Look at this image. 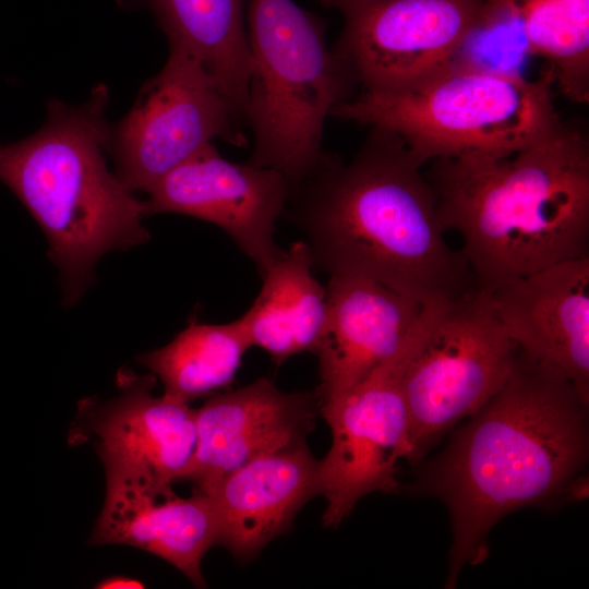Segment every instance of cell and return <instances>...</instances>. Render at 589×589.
<instances>
[{"mask_svg": "<svg viewBox=\"0 0 589 589\" xmlns=\"http://www.w3.org/2000/svg\"><path fill=\"white\" fill-rule=\"evenodd\" d=\"M244 128L202 64L169 47L164 68L143 84L129 112L109 127L107 152L123 185L147 193L216 139L245 146Z\"/></svg>", "mask_w": 589, "mask_h": 589, "instance_id": "9", "label": "cell"}, {"mask_svg": "<svg viewBox=\"0 0 589 589\" xmlns=\"http://www.w3.org/2000/svg\"><path fill=\"white\" fill-rule=\"evenodd\" d=\"M546 70L536 79L449 67L390 93L362 92L332 116L397 134L424 164L440 157L509 155L561 120Z\"/></svg>", "mask_w": 589, "mask_h": 589, "instance_id": "6", "label": "cell"}, {"mask_svg": "<svg viewBox=\"0 0 589 589\" xmlns=\"http://www.w3.org/2000/svg\"><path fill=\"white\" fill-rule=\"evenodd\" d=\"M155 377L119 372L117 396L80 402L69 443L93 441L106 474L134 478L168 491L192 459L195 409L166 395L153 396Z\"/></svg>", "mask_w": 589, "mask_h": 589, "instance_id": "11", "label": "cell"}, {"mask_svg": "<svg viewBox=\"0 0 589 589\" xmlns=\"http://www.w3.org/2000/svg\"><path fill=\"white\" fill-rule=\"evenodd\" d=\"M144 584L129 576H111L100 580L95 588L101 589H122V588H143Z\"/></svg>", "mask_w": 589, "mask_h": 589, "instance_id": "22", "label": "cell"}, {"mask_svg": "<svg viewBox=\"0 0 589 589\" xmlns=\"http://www.w3.org/2000/svg\"><path fill=\"white\" fill-rule=\"evenodd\" d=\"M342 17L333 50L362 92L411 87L447 69L484 0H320Z\"/></svg>", "mask_w": 589, "mask_h": 589, "instance_id": "10", "label": "cell"}, {"mask_svg": "<svg viewBox=\"0 0 589 589\" xmlns=\"http://www.w3.org/2000/svg\"><path fill=\"white\" fill-rule=\"evenodd\" d=\"M588 410L572 383L518 350L502 389L420 462L408 491L442 501L449 514L446 588L485 561L489 534L506 515L587 496Z\"/></svg>", "mask_w": 589, "mask_h": 589, "instance_id": "1", "label": "cell"}, {"mask_svg": "<svg viewBox=\"0 0 589 589\" xmlns=\"http://www.w3.org/2000/svg\"><path fill=\"white\" fill-rule=\"evenodd\" d=\"M530 56L541 59L554 91L589 103V0H515Z\"/></svg>", "mask_w": 589, "mask_h": 589, "instance_id": "21", "label": "cell"}, {"mask_svg": "<svg viewBox=\"0 0 589 589\" xmlns=\"http://www.w3.org/2000/svg\"><path fill=\"white\" fill-rule=\"evenodd\" d=\"M438 305L424 312L400 348L347 392L320 402L332 445L318 460V495L326 501L324 527H337L373 492L395 493L398 462L409 454L405 368Z\"/></svg>", "mask_w": 589, "mask_h": 589, "instance_id": "8", "label": "cell"}, {"mask_svg": "<svg viewBox=\"0 0 589 589\" xmlns=\"http://www.w3.org/2000/svg\"><path fill=\"white\" fill-rule=\"evenodd\" d=\"M245 23L248 163L280 172L291 187L318 163L325 120L356 83L328 48L323 22L294 1L248 0Z\"/></svg>", "mask_w": 589, "mask_h": 589, "instance_id": "5", "label": "cell"}, {"mask_svg": "<svg viewBox=\"0 0 589 589\" xmlns=\"http://www.w3.org/2000/svg\"><path fill=\"white\" fill-rule=\"evenodd\" d=\"M289 190L280 172L230 161L209 144L147 192L145 215L180 214L218 226L263 275L283 252L274 235Z\"/></svg>", "mask_w": 589, "mask_h": 589, "instance_id": "12", "label": "cell"}, {"mask_svg": "<svg viewBox=\"0 0 589 589\" xmlns=\"http://www.w3.org/2000/svg\"><path fill=\"white\" fill-rule=\"evenodd\" d=\"M317 390L284 392L266 377L213 395L195 409L196 445L180 481L203 490L247 462L305 441Z\"/></svg>", "mask_w": 589, "mask_h": 589, "instance_id": "14", "label": "cell"}, {"mask_svg": "<svg viewBox=\"0 0 589 589\" xmlns=\"http://www.w3.org/2000/svg\"><path fill=\"white\" fill-rule=\"evenodd\" d=\"M108 103L104 84L79 105L50 99L35 133L0 144V181L41 228L67 305L82 297L103 255L149 239L144 202L106 163Z\"/></svg>", "mask_w": 589, "mask_h": 589, "instance_id": "4", "label": "cell"}, {"mask_svg": "<svg viewBox=\"0 0 589 589\" xmlns=\"http://www.w3.org/2000/svg\"><path fill=\"white\" fill-rule=\"evenodd\" d=\"M155 16L169 47L194 57L247 125L251 56L244 0H139Z\"/></svg>", "mask_w": 589, "mask_h": 589, "instance_id": "19", "label": "cell"}, {"mask_svg": "<svg viewBox=\"0 0 589 589\" xmlns=\"http://www.w3.org/2000/svg\"><path fill=\"white\" fill-rule=\"evenodd\" d=\"M424 166L377 127L350 161L324 152L290 187L283 214L303 233L313 267L375 280L423 306L477 290L464 253L444 239Z\"/></svg>", "mask_w": 589, "mask_h": 589, "instance_id": "2", "label": "cell"}, {"mask_svg": "<svg viewBox=\"0 0 589 589\" xmlns=\"http://www.w3.org/2000/svg\"><path fill=\"white\" fill-rule=\"evenodd\" d=\"M251 347L240 318L226 324L191 320L169 344L136 360L163 382L164 395L190 405L227 387Z\"/></svg>", "mask_w": 589, "mask_h": 589, "instance_id": "20", "label": "cell"}, {"mask_svg": "<svg viewBox=\"0 0 589 589\" xmlns=\"http://www.w3.org/2000/svg\"><path fill=\"white\" fill-rule=\"evenodd\" d=\"M326 322L316 351L320 402L338 396L388 360L426 306L368 278L329 275Z\"/></svg>", "mask_w": 589, "mask_h": 589, "instance_id": "15", "label": "cell"}, {"mask_svg": "<svg viewBox=\"0 0 589 589\" xmlns=\"http://www.w3.org/2000/svg\"><path fill=\"white\" fill-rule=\"evenodd\" d=\"M217 521L206 494L180 497L134 478L106 474V497L89 544H124L149 552L206 586L201 562L216 545Z\"/></svg>", "mask_w": 589, "mask_h": 589, "instance_id": "17", "label": "cell"}, {"mask_svg": "<svg viewBox=\"0 0 589 589\" xmlns=\"http://www.w3.org/2000/svg\"><path fill=\"white\" fill-rule=\"evenodd\" d=\"M485 292L518 350L589 401V256L552 264Z\"/></svg>", "mask_w": 589, "mask_h": 589, "instance_id": "13", "label": "cell"}, {"mask_svg": "<svg viewBox=\"0 0 589 589\" xmlns=\"http://www.w3.org/2000/svg\"><path fill=\"white\" fill-rule=\"evenodd\" d=\"M317 466L306 441H301L257 457L199 490L208 496L215 512L216 545L239 560L255 556L286 532L297 513L318 495Z\"/></svg>", "mask_w": 589, "mask_h": 589, "instance_id": "16", "label": "cell"}, {"mask_svg": "<svg viewBox=\"0 0 589 589\" xmlns=\"http://www.w3.org/2000/svg\"><path fill=\"white\" fill-rule=\"evenodd\" d=\"M304 240L292 242L261 275L259 296L239 318L252 347L265 350L276 365L317 351L326 322V292L312 274Z\"/></svg>", "mask_w": 589, "mask_h": 589, "instance_id": "18", "label": "cell"}, {"mask_svg": "<svg viewBox=\"0 0 589 589\" xmlns=\"http://www.w3.org/2000/svg\"><path fill=\"white\" fill-rule=\"evenodd\" d=\"M517 351L483 289L440 306L402 375L406 461L419 465L446 433L494 397L509 378Z\"/></svg>", "mask_w": 589, "mask_h": 589, "instance_id": "7", "label": "cell"}, {"mask_svg": "<svg viewBox=\"0 0 589 589\" xmlns=\"http://www.w3.org/2000/svg\"><path fill=\"white\" fill-rule=\"evenodd\" d=\"M444 231L458 232L479 288L589 256V139L561 120L509 155L429 160Z\"/></svg>", "mask_w": 589, "mask_h": 589, "instance_id": "3", "label": "cell"}]
</instances>
